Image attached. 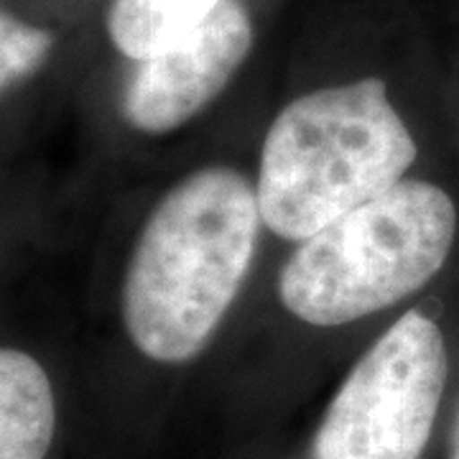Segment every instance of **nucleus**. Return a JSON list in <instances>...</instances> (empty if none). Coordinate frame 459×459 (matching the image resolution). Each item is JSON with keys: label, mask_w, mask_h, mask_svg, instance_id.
<instances>
[{"label": "nucleus", "mask_w": 459, "mask_h": 459, "mask_svg": "<svg viewBox=\"0 0 459 459\" xmlns=\"http://www.w3.org/2000/svg\"><path fill=\"white\" fill-rule=\"evenodd\" d=\"M457 207L442 186L403 179L316 230L283 263L279 299L314 327H342L391 309L444 268Z\"/></svg>", "instance_id": "3"}, {"label": "nucleus", "mask_w": 459, "mask_h": 459, "mask_svg": "<svg viewBox=\"0 0 459 459\" xmlns=\"http://www.w3.org/2000/svg\"><path fill=\"white\" fill-rule=\"evenodd\" d=\"M449 358L442 329L406 312L370 344L329 401L314 459H419L439 413Z\"/></svg>", "instance_id": "4"}, {"label": "nucleus", "mask_w": 459, "mask_h": 459, "mask_svg": "<svg viewBox=\"0 0 459 459\" xmlns=\"http://www.w3.org/2000/svg\"><path fill=\"white\" fill-rule=\"evenodd\" d=\"M416 141L383 80L291 100L263 138L255 197L265 228L301 243L406 179Z\"/></svg>", "instance_id": "2"}, {"label": "nucleus", "mask_w": 459, "mask_h": 459, "mask_svg": "<svg viewBox=\"0 0 459 459\" xmlns=\"http://www.w3.org/2000/svg\"><path fill=\"white\" fill-rule=\"evenodd\" d=\"M56 431V398L41 362L0 347V459H47Z\"/></svg>", "instance_id": "6"}, {"label": "nucleus", "mask_w": 459, "mask_h": 459, "mask_svg": "<svg viewBox=\"0 0 459 459\" xmlns=\"http://www.w3.org/2000/svg\"><path fill=\"white\" fill-rule=\"evenodd\" d=\"M49 54V33L0 11V90L33 74Z\"/></svg>", "instance_id": "8"}, {"label": "nucleus", "mask_w": 459, "mask_h": 459, "mask_svg": "<svg viewBox=\"0 0 459 459\" xmlns=\"http://www.w3.org/2000/svg\"><path fill=\"white\" fill-rule=\"evenodd\" d=\"M225 0H113L108 33L123 56L141 62L197 29Z\"/></svg>", "instance_id": "7"}, {"label": "nucleus", "mask_w": 459, "mask_h": 459, "mask_svg": "<svg viewBox=\"0 0 459 459\" xmlns=\"http://www.w3.org/2000/svg\"><path fill=\"white\" fill-rule=\"evenodd\" d=\"M449 459H459V411L455 419V429H452V457Z\"/></svg>", "instance_id": "9"}, {"label": "nucleus", "mask_w": 459, "mask_h": 459, "mask_svg": "<svg viewBox=\"0 0 459 459\" xmlns=\"http://www.w3.org/2000/svg\"><path fill=\"white\" fill-rule=\"evenodd\" d=\"M261 210L255 184L230 166H204L156 202L120 289L123 327L148 360L192 362L246 283Z\"/></svg>", "instance_id": "1"}, {"label": "nucleus", "mask_w": 459, "mask_h": 459, "mask_svg": "<svg viewBox=\"0 0 459 459\" xmlns=\"http://www.w3.org/2000/svg\"><path fill=\"white\" fill-rule=\"evenodd\" d=\"M253 49V21L225 0L197 29L141 59L123 92V117L135 131L161 135L181 128L222 95Z\"/></svg>", "instance_id": "5"}]
</instances>
